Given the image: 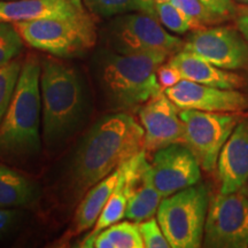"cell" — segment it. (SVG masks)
<instances>
[{"instance_id": "16", "label": "cell", "mask_w": 248, "mask_h": 248, "mask_svg": "<svg viewBox=\"0 0 248 248\" xmlns=\"http://www.w3.org/2000/svg\"><path fill=\"white\" fill-rule=\"evenodd\" d=\"M82 0H2L0 21L27 22L49 17L70 16L84 12Z\"/></svg>"}, {"instance_id": "20", "label": "cell", "mask_w": 248, "mask_h": 248, "mask_svg": "<svg viewBox=\"0 0 248 248\" xmlns=\"http://www.w3.org/2000/svg\"><path fill=\"white\" fill-rule=\"evenodd\" d=\"M120 176L117 179V184L114 188L113 193L110 194L109 199L105 204L104 209L99 215L97 222L92 228V231L86 235L80 243L79 246L88 248V245L99 232L107 229L108 226L120 222L123 217H125L126 204H128V197L125 191V176H124L122 166L119 167Z\"/></svg>"}, {"instance_id": "32", "label": "cell", "mask_w": 248, "mask_h": 248, "mask_svg": "<svg viewBox=\"0 0 248 248\" xmlns=\"http://www.w3.org/2000/svg\"><path fill=\"white\" fill-rule=\"evenodd\" d=\"M243 192H244V193L246 194L247 197H248V182L246 183V185L244 186V188H243Z\"/></svg>"}, {"instance_id": "7", "label": "cell", "mask_w": 248, "mask_h": 248, "mask_svg": "<svg viewBox=\"0 0 248 248\" xmlns=\"http://www.w3.org/2000/svg\"><path fill=\"white\" fill-rule=\"evenodd\" d=\"M109 49L121 54L156 52L172 57L184 47L181 38L164 29L162 23L144 12L122 14L105 31Z\"/></svg>"}, {"instance_id": "23", "label": "cell", "mask_w": 248, "mask_h": 248, "mask_svg": "<svg viewBox=\"0 0 248 248\" xmlns=\"http://www.w3.org/2000/svg\"><path fill=\"white\" fill-rule=\"evenodd\" d=\"M154 9L157 20L172 32L183 35L190 30L199 29L187 15L166 0H154Z\"/></svg>"}, {"instance_id": "2", "label": "cell", "mask_w": 248, "mask_h": 248, "mask_svg": "<svg viewBox=\"0 0 248 248\" xmlns=\"http://www.w3.org/2000/svg\"><path fill=\"white\" fill-rule=\"evenodd\" d=\"M169 57L156 52L121 54L104 49L94 58V74L105 102L114 111L139 110L162 91L157 69Z\"/></svg>"}, {"instance_id": "21", "label": "cell", "mask_w": 248, "mask_h": 248, "mask_svg": "<svg viewBox=\"0 0 248 248\" xmlns=\"http://www.w3.org/2000/svg\"><path fill=\"white\" fill-rule=\"evenodd\" d=\"M142 241L138 223L133 221L117 222L99 232L90 241L88 248H142Z\"/></svg>"}, {"instance_id": "14", "label": "cell", "mask_w": 248, "mask_h": 248, "mask_svg": "<svg viewBox=\"0 0 248 248\" xmlns=\"http://www.w3.org/2000/svg\"><path fill=\"white\" fill-rule=\"evenodd\" d=\"M164 93L179 109H195L216 113H238L248 108V99L237 90L199 84L182 79L164 90Z\"/></svg>"}, {"instance_id": "10", "label": "cell", "mask_w": 248, "mask_h": 248, "mask_svg": "<svg viewBox=\"0 0 248 248\" xmlns=\"http://www.w3.org/2000/svg\"><path fill=\"white\" fill-rule=\"evenodd\" d=\"M248 40L229 27H203L193 30L183 49L199 55L226 70L248 68Z\"/></svg>"}, {"instance_id": "22", "label": "cell", "mask_w": 248, "mask_h": 248, "mask_svg": "<svg viewBox=\"0 0 248 248\" xmlns=\"http://www.w3.org/2000/svg\"><path fill=\"white\" fill-rule=\"evenodd\" d=\"M93 14L115 16L132 12H144L155 16L154 0H83Z\"/></svg>"}, {"instance_id": "11", "label": "cell", "mask_w": 248, "mask_h": 248, "mask_svg": "<svg viewBox=\"0 0 248 248\" xmlns=\"http://www.w3.org/2000/svg\"><path fill=\"white\" fill-rule=\"evenodd\" d=\"M151 164L155 187L162 199L198 184L201 178L199 161L182 142L154 152Z\"/></svg>"}, {"instance_id": "17", "label": "cell", "mask_w": 248, "mask_h": 248, "mask_svg": "<svg viewBox=\"0 0 248 248\" xmlns=\"http://www.w3.org/2000/svg\"><path fill=\"white\" fill-rule=\"evenodd\" d=\"M177 68L183 79L215 88L237 90L243 86V77L231 71L222 69L192 52L181 49L169 60Z\"/></svg>"}, {"instance_id": "30", "label": "cell", "mask_w": 248, "mask_h": 248, "mask_svg": "<svg viewBox=\"0 0 248 248\" xmlns=\"http://www.w3.org/2000/svg\"><path fill=\"white\" fill-rule=\"evenodd\" d=\"M22 214L12 208H0V239L5 238L17 225Z\"/></svg>"}, {"instance_id": "26", "label": "cell", "mask_w": 248, "mask_h": 248, "mask_svg": "<svg viewBox=\"0 0 248 248\" xmlns=\"http://www.w3.org/2000/svg\"><path fill=\"white\" fill-rule=\"evenodd\" d=\"M166 1L181 9L183 13L187 15L197 24L199 29L224 21V18L210 12L200 0H166Z\"/></svg>"}, {"instance_id": "29", "label": "cell", "mask_w": 248, "mask_h": 248, "mask_svg": "<svg viewBox=\"0 0 248 248\" xmlns=\"http://www.w3.org/2000/svg\"><path fill=\"white\" fill-rule=\"evenodd\" d=\"M200 1L210 12L224 18V20L234 17L235 13H237L238 7H235L233 0H200Z\"/></svg>"}, {"instance_id": "25", "label": "cell", "mask_w": 248, "mask_h": 248, "mask_svg": "<svg viewBox=\"0 0 248 248\" xmlns=\"http://www.w3.org/2000/svg\"><path fill=\"white\" fill-rule=\"evenodd\" d=\"M21 62L12 61L0 68V125L7 113L21 71Z\"/></svg>"}, {"instance_id": "1", "label": "cell", "mask_w": 248, "mask_h": 248, "mask_svg": "<svg viewBox=\"0 0 248 248\" xmlns=\"http://www.w3.org/2000/svg\"><path fill=\"white\" fill-rule=\"evenodd\" d=\"M144 150V129L129 113L98 120L80 139L68 169V188L80 197Z\"/></svg>"}, {"instance_id": "24", "label": "cell", "mask_w": 248, "mask_h": 248, "mask_svg": "<svg viewBox=\"0 0 248 248\" xmlns=\"http://www.w3.org/2000/svg\"><path fill=\"white\" fill-rule=\"evenodd\" d=\"M23 42L13 23L0 21V68L14 61L22 52Z\"/></svg>"}, {"instance_id": "15", "label": "cell", "mask_w": 248, "mask_h": 248, "mask_svg": "<svg viewBox=\"0 0 248 248\" xmlns=\"http://www.w3.org/2000/svg\"><path fill=\"white\" fill-rule=\"evenodd\" d=\"M217 175L223 194L243 190L248 182V119L239 121L222 147Z\"/></svg>"}, {"instance_id": "12", "label": "cell", "mask_w": 248, "mask_h": 248, "mask_svg": "<svg viewBox=\"0 0 248 248\" xmlns=\"http://www.w3.org/2000/svg\"><path fill=\"white\" fill-rule=\"evenodd\" d=\"M181 109L161 91L139 108L138 116L144 129V150L156 152L176 142L184 141Z\"/></svg>"}, {"instance_id": "13", "label": "cell", "mask_w": 248, "mask_h": 248, "mask_svg": "<svg viewBox=\"0 0 248 248\" xmlns=\"http://www.w3.org/2000/svg\"><path fill=\"white\" fill-rule=\"evenodd\" d=\"M122 169L125 176L128 197L125 217L136 223L153 217L162 201V197L155 187L152 164L146 159V151L142 150L124 162Z\"/></svg>"}, {"instance_id": "28", "label": "cell", "mask_w": 248, "mask_h": 248, "mask_svg": "<svg viewBox=\"0 0 248 248\" xmlns=\"http://www.w3.org/2000/svg\"><path fill=\"white\" fill-rule=\"evenodd\" d=\"M156 76L157 80L160 83V86L164 90L171 88V86L176 85L183 79L181 73L177 70V68L172 66L169 61L167 63L161 64L159 69H157Z\"/></svg>"}, {"instance_id": "9", "label": "cell", "mask_w": 248, "mask_h": 248, "mask_svg": "<svg viewBox=\"0 0 248 248\" xmlns=\"http://www.w3.org/2000/svg\"><path fill=\"white\" fill-rule=\"evenodd\" d=\"M202 246L210 248L248 247V197L243 190L209 201Z\"/></svg>"}, {"instance_id": "18", "label": "cell", "mask_w": 248, "mask_h": 248, "mask_svg": "<svg viewBox=\"0 0 248 248\" xmlns=\"http://www.w3.org/2000/svg\"><path fill=\"white\" fill-rule=\"evenodd\" d=\"M119 176L120 170L117 168L115 171L93 185L86 192L84 199L79 202L74 217V233L80 234L94 226L105 204L115 188Z\"/></svg>"}, {"instance_id": "19", "label": "cell", "mask_w": 248, "mask_h": 248, "mask_svg": "<svg viewBox=\"0 0 248 248\" xmlns=\"http://www.w3.org/2000/svg\"><path fill=\"white\" fill-rule=\"evenodd\" d=\"M38 197L35 183L16 170L0 164V208L29 206Z\"/></svg>"}, {"instance_id": "4", "label": "cell", "mask_w": 248, "mask_h": 248, "mask_svg": "<svg viewBox=\"0 0 248 248\" xmlns=\"http://www.w3.org/2000/svg\"><path fill=\"white\" fill-rule=\"evenodd\" d=\"M40 61L27 58L21 67L13 97L0 125V159L23 162L42 148Z\"/></svg>"}, {"instance_id": "6", "label": "cell", "mask_w": 248, "mask_h": 248, "mask_svg": "<svg viewBox=\"0 0 248 248\" xmlns=\"http://www.w3.org/2000/svg\"><path fill=\"white\" fill-rule=\"evenodd\" d=\"M209 201L206 186L198 184L163 198L156 218L170 247L202 246Z\"/></svg>"}, {"instance_id": "3", "label": "cell", "mask_w": 248, "mask_h": 248, "mask_svg": "<svg viewBox=\"0 0 248 248\" xmlns=\"http://www.w3.org/2000/svg\"><path fill=\"white\" fill-rule=\"evenodd\" d=\"M42 139L49 148L71 137L85 116L86 95L75 68L45 58L40 61Z\"/></svg>"}, {"instance_id": "34", "label": "cell", "mask_w": 248, "mask_h": 248, "mask_svg": "<svg viewBox=\"0 0 248 248\" xmlns=\"http://www.w3.org/2000/svg\"><path fill=\"white\" fill-rule=\"evenodd\" d=\"M0 1H2V0H0Z\"/></svg>"}, {"instance_id": "8", "label": "cell", "mask_w": 248, "mask_h": 248, "mask_svg": "<svg viewBox=\"0 0 248 248\" xmlns=\"http://www.w3.org/2000/svg\"><path fill=\"white\" fill-rule=\"evenodd\" d=\"M179 116L184 125L183 144L195 155L201 168L213 171L222 147L239 123V116L195 109H182Z\"/></svg>"}, {"instance_id": "27", "label": "cell", "mask_w": 248, "mask_h": 248, "mask_svg": "<svg viewBox=\"0 0 248 248\" xmlns=\"http://www.w3.org/2000/svg\"><path fill=\"white\" fill-rule=\"evenodd\" d=\"M142 241L146 248H169L170 244L167 240L157 218L151 217L138 223Z\"/></svg>"}, {"instance_id": "33", "label": "cell", "mask_w": 248, "mask_h": 248, "mask_svg": "<svg viewBox=\"0 0 248 248\" xmlns=\"http://www.w3.org/2000/svg\"><path fill=\"white\" fill-rule=\"evenodd\" d=\"M235 1H238V2H240V4H244V5L248 6V0H235Z\"/></svg>"}, {"instance_id": "5", "label": "cell", "mask_w": 248, "mask_h": 248, "mask_svg": "<svg viewBox=\"0 0 248 248\" xmlns=\"http://www.w3.org/2000/svg\"><path fill=\"white\" fill-rule=\"evenodd\" d=\"M13 24L30 47L58 58L79 57L97 43L95 21L86 11L70 16Z\"/></svg>"}, {"instance_id": "31", "label": "cell", "mask_w": 248, "mask_h": 248, "mask_svg": "<svg viewBox=\"0 0 248 248\" xmlns=\"http://www.w3.org/2000/svg\"><path fill=\"white\" fill-rule=\"evenodd\" d=\"M234 18L238 30L248 40V6L238 7Z\"/></svg>"}]
</instances>
